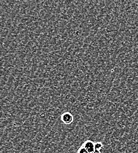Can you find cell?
<instances>
[{"label":"cell","instance_id":"5","mask_svg":"<svg viewBox=\"0 0 138 153\" xmlns=\"http://www.w3.org/2000/svg\"><path fill=\"white\" fill-rule=\"evenodd\" d=\"M94 153H101V152H100V151H98V150H95V152H94Z\"/></svg>","mask_w":138,"mask_h":153},{"label":"cell","instance_id":"1","mask_svg":"<svg viewBox=\"0 0 138 153\" xmlns=\"http://www.w3.org/2000/svg\"><path fill=\"white\" fill-rule=\"evenodd\" d=\"M89 153H94L96 150L95 149V143L90 140H86L82 145Z\"/></svg>","mask_w":138,"mask_h":153},{"label":"cell","instance_id":"4","mask_svg":"<svg viewBox=\"0 0 138 153\" xmlns=\"http://www.w3.org/2000/svg\"><path fill=\"white\" fill-rule=\"evenodd\" d=\"M77 153H89L82 146L79 147V149L77 150Z\"/></svg>","mask_w":138,"mask_h":153},{"label":"cell","instance_id":"2","mask_svg":"<svg viewBox=\"0 0 138 153\" xmlns=\"http://www.w3.org/2000/svg\"><path fill=\"white\" fill-rule=\"evenodd\" d=\"M61 120L65 124H71L74 121V116L69 112H65L61 115Z\"/></svg>","mask_w":138,"mask_h":153},{"label":"cell","instance_id":"3","mask_svg":"<svg viewBox=\"0 0 138 153\" xmlns=\"http://www.w3.org/2000/svg\"><path fill=\"white\" fill-rule=\"evenodd\" d=\"M103 148V145L101 142H96L95 143V149L97 150L100 151Z\"/></svg>","mask_w":138,"mask_h":153}]
</instances>
